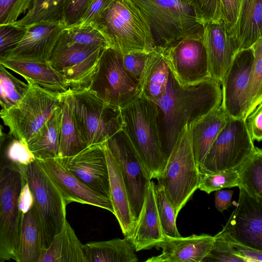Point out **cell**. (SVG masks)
<instances>
[{
    "mask_svg": "<svg viewBox=\"0 0 262 262\" xmlns=\"http://www.w3.org/2000/svg\"><path fill=\"white\" fill-rule=\"evenodd\" d=\"M221 85L210 79L196 85L182 86L170 72L166 93L157 104L162 146L168 158L181 128L221 104Z\"/></svg>",
    "mask_w": 262,
    "mask_h": 262,
    "instance_id": "cell-1",
    "label": "cell"
},
{
    "mask_svg": "<svg viewBox=\"0 0 262 262\" xmlns=\"http://www.w3.org/2000/svg\"><path fill=\"white\" fill-rule=\"evenodd\" d=\"M125 133L151 180L163 172L168 157L162 144L158 105L139 97L121 108Z\"/></svg>",
    "mask_w": 262,
    "mask_h": 262,
    "instance_id": "cell-2",
    "label": "cell"
},
{
    "mask_svg": "<svg viewBox=\"0 0 262 262\" xmlns=\"http://www.w3.org/2000/svg\"><path fill=\"white\" fill-rule=\"evenodd\" d=\"M60 98L68 105L87 146L104 143L122 130L121 108L105 102L89 89H69Z\"/></svg>",
    "mask_w": 262,
    "mask_h": 262,
    "instance_id": "cell-3",
    "label": "cell"
},
{
    "mask_svg": "<svg viewBox=\"0 0 262 262\" xmlns=\"http://www.w3.org/2000/svg\"><path fill=\"white\" fill-rule=\"evenodd\" d=\"M93 24L106 35L111 48L122 55L149 53L155 48L148 24L132 0H114Z\"/></svg>",
    "mask_w": 262,
    "mask_h": 262,
    "instance_id": "cell-4",
    "label": "cell"
},
{
    "mask_svg": "<svg viewBox=\"0 0 262 262\" xmlns=\"http://www.w3.org/2000/svg\"><path fill=\"white\" fill-rule=\"evenodd\" d=\"M132 1L147 21L155 47L166 48L203 31V19L179 0Z\"/></svg>",
    "mask_w": 262,
    "mask_h": 262,
    "instance_id": "cell-5",
    "label": "cell"
},
{
    "mask_svg": "<svg viewBox=\"0 0 262 262\" xmlns=\"http://www.w3.org/2000/svg\"><path fill=\"white\" fill-rule=\"evenodd\" d=\"M176 215L199 189L200 173L196 164L191 143V124H185L179 132L175 145L162 173L157 179Z\"/></svg>",
    "mask_w": 262,
    "mask_h": 262,
    "instance_id": "cell-6",
    "label": "cell"
},
{
    "mask_svg": "<svg viewBox=\"0 0 262 262\" xmlns=\"http://www.w3.org/2000/svg\"><path fill=\"white\" fill-rule=\"evenodd\" d=\"M24 97L8 109H1V118L9 133L28 142L41 128L61 104L60 94L48 91L33 81Z\"/></svg>",
    "mask_w": 262,
    "mask_h": 262,
    "instance_id": "cell-7",
    "label": "cell"
},
{
    "mask_svg": "<svg viewBox=\"0 0 262 262\" xmlns=\"http://www.w3.org/2000/svg\"><path fill=\"white\" fill-rule=\"evenodd\" d=\"M106 49L72 41L64 29L53 50L49 62L64 78L72 90L89 89Z\"/></svg>",
    "mask_w": 262,
    "mask_h": 262,
    "instance_id": "cell-8",
    "label": "cell"
},
{
    "mask_svg": "<svg viewBox=\"0 0 262 262\" xmlns=\"http://www.w3.org/2000/svg\"><path fill=\"white\" fill-rule=\"evenodd\" d=\"M24 175L18 166L1 162L0 174V261H15L24 214L18 197Z\"/></svg>",
    "mask_w": 262,
    "mask_h": 262,
    "instance_id": "cell-9",
    "label": "cell"
},
{
    "mask_svg": "<svg viewBox=\"0 0 262 262\" xmlns=\"http://www.w3.org/2000/svg\"><path fill=\"white\" fill-rule=\"evenodd\" d=\"M34 196L42 232V251L47 248L66 221L67 206L61 193L36 160L21 168Z\"/></svg>",
    "mask_w": 262,
    "mask_h": 262,
    "instance_id": "cell-10",
    "label": "cell"
},
{
    "mask_svg": "<svg viewBox=\"0 0 262 262\" xmlns=\"http://www.w3.org/2000/svg\"><path fill=\"white\" fill-rule=\"evenodd\" d=\"M255 150L245 120L230 116L199 167L200 174L237 169Z\"/></svg>",
    "mask_w": 262,
    "mask_h": 262,
    "instance_id": "cell-11",
    "label": "cell"
},
{
    "mask_svg": "<svg viewBox=\"0 0 262 262\" xmlns=\"http://www.w3.org/2000/svg\"><path fill=\"white\" fill-rule=\"evenodd\" d=\"M89 89L105 102L120 108L140 94L139 82L124 68L123 55L113 48L103 52Z\"/></svg>",
    "mask_w": 262,
    "mask_h": 262,
    "instance_id": "cell-12",
    "label": "cell"
},
{
    "mask_svg": "<svg viewBox=\"0 0 262 262\" xmlns=\"http://www.w3.org/2000/svg\"><path fill=\"white\" fill-rule=\"evenodd\" d=\"M203 34V31L163 48L170 72L182 86L196 85L212 79Z\"/></svg>",
    "mask_w": 262,
    "mask_h": 262,
    "instance_id": "cell-13",
    "label": "cell"
},
{
    "mask_svg": "<svg viewBox=\"0 0 262 262\" xmlns=\"http://www.w3.org/2000/svg\"><path fill=\"white\" fill-rule=\"evenodd\" d=\"M105 143L120 166L136 225L148 184L151 180L123 130L110 138Z\"/></svg>",
    "mask_w": 262,
    "mask_h": 262,
    "instance_id": "cell-14",
    "label": "cell"
},
{
    "mask_svg": "<svg viewBox=\"0 0 262 262\" xmlns=\"http://www.w3.org/2000/svg\"><path fill=\"white\" fill-rule=\"evenodd\" d=\"M239 199L219 233L243 245L262 251V198L240 186Z\"/></svg>",
    "mask_w": 262,
    "mask_h": 262,
    "instance_id": "cell-15",
    "label": "cell"
},
{
    "mask_svg": "<svg viewBox=\"0 0 262 262\" xmlns=\"http://www.w3.org/2000/svg\"><path fill=\"white\" fill-rule=\"evenodd\" d=\"M59 158L69 172L94 191L111 199L104 143L89 145L73 156Z\"/></svg>",
    "mask_w": 262,
    "mask_h": 262,
    "instance_id": "cell-16",
    "label": "cell"
},
{
    "mask_svg": "<svg viewBox=\"0 0 262 262\" xmlns=\"http://www.w3.org/2000/svg\"><path fill=\"white\" fill-rule=\"evenodd\" d=\"M253 59L252 48L238 51L225 76L222 104L231 117L244 120L247 118V89Z\"/></svg>",
    "mask_w": 262,
    "mask_h": 262,
    "instance_id": "cell-17",
    "label": "cell"
},
{
    "mask_svg": "<svg viewBox=\"0 0 262 262\" xmlns=\"http://www.w3.org/2000/svg\"><path fill=\"white\" fill-rule=\"evenodd\" d=\"M37 161L58 188L67 205L76 202L99 207L114 213L111 200L94 191L69 172L59 157Z\"/></svg>",
    "mask_w": 262,
    "mask_h": 262,
    "instance_id": "cell-18",
    "label": "cell"
},
{
    "mask_svg": "<svg viewBox=\"0 0 262 262\" xmlns=\"http://www.w3.org/2000/svg\"><path fill=\"white\" fill-rule=\"evenodd\" d=\"M26 28L25 34L17 46L0 57L49 62L66 26L62 23L41 22Z\"/></svg>",
    "mask_w": 262,
    "mask_h": 262,
    "instance_id": "cell-19",
    "label": "cell"
},
{
    "mask_svg": "<svg viewBox=\"0 0 262 262\" xmlns=\"http://www.w3.org/2000/svg\"><path fill=\"white\" fill-rule=\"evenodd\" d=\"M203 35L211 78L222 85L237 48L222 19L205 23Z\"/></svg>",
    "mask_w": 262,
    "mask_h": 262,
    "instance_id": "cell-20",
    "label": "cell"
},
{
    "mask_svg": "<svg viewBox=\"0 0 262 262\" xmlns=\"http://www.w3.org/2000/svg\"><path fill=\"white\" fill-rule=\"evenodd\" d=\"M214 240V236L206 234L177 237L165 235L155 247L162 249L161 254L145 261L202 262L210 252Z\"/></svg>",
    "mask_w": 262,
    "mask_h": 262,
    "instance_id": "cell-21",
    "label": "cell"
},
{
    "mask_svg": "<svg viewBox=\"0 0 262 262\" xmlns=\"http://www.w3.org/2000/svg\"><path fill=\"white\" fill-rule=\"evenodd\" d=\"M155 182L147 186L142 209L132 234L126 237L136 251L150 249L165 236L160 223L154 190Z\"/></svg>",
    "mask_w": 262,
    "mask_h": 262,
    "instance_id": "cell-22",
    "label": "cell"
},
{
    "mask_svg": "<svg viewBox=\"0 0 262 262\" xmlns=\"http://www.w3.org/2000/svg\"><path fill=\"white\" fill-rule=\"evenodd\" d=\"M0 64L48 91L60 94L69 89L63 77L49 62L0 57Z\"/></svg>",
    "mask_w": 262,
    "mask_h": 262,
    "instance_id": "cell-23",
    "label": "cell"
},
{
    "mask_svg": "<svg viewBox=\"0 0 262 262\" xmlns=\"http://www.w3.org/2000/svg\"><path fill=\"white\" fill-rule=\"evenodd\" d=\"M110 176L111 199L114 213L125 237L130 235L135 226L126 187L120 166L104 143Z\"/></svg>",
    "mask_w": 262,
    "mask_h": 262,
    "instance_id": "cell-24",
    "label": "cell"
},
{
    "mask_svg": "<svg viewBox=\"0 0 262 262\" xmlns=\"http://www.w3.org/2000/svg\"><path fill=\"white\" fill-rule=\"evenodd\" d=\"M229 117L221 103L203 117L191 123L192 146L198 168Z\"/></svg>",
    "mask_w": 262,
    "mask_h": 262,
    "instance_id": "cell-25",
    "label": "cell"
},
{
    "mask_svg": "<svg viewBox=\"0 0 262 262\" xmlns=\"http://www.w3.org/2000/svg\"><path fill=\"white\" fill-rule=\"evenodd\" d=\"M163 48L155 47L147 56L139 81L140 97L157 104L165 95L170 70L164 59Z\"/></svg>",
    "mask_w": 262,
    "mask_h": 262,
    "instance_id": "cell-26",
    "label": "cell"
},
{
    "mask_svg": "<svg viewBox=\"0 0 262 262\" xmlns=\"http://www.w3.org/2000/svg\"><path fill=\"white\" fill-rule=\"evenodd\" d=\"M230 33L238 51L251 48L262 37V0H242Z\"/></svg>",
    "mask_w": 262,
    "mask_h": 262,
    "instance_id": "cell-27",
    "label": "cell"
},
{
    "mask_svg": "<svg viewBox=\"0 0 262 262\" xmlns=\"http://www.w3.org/2000/svg\"><path fill=\"white\" fill-rule=\"evenodd\" d=\"M38 262H88L83 245L67 220L50 246L41 251Z\"/></svg>",
    "mask_w": 262,
    "mask_h": 262,
    "instance_id": "cell-28",
    "label": "cell"
},
{
    "mask_svg": "<svg viewBox=\"0 0 262 262\" xmlns=\"http://www.w3.org/2000/svg\"><path fill=\"white\" fill-rule=\"evenodd\" d=\"M62 117L61 104L37 133L28 142L37 160L60 157V135Z\"/></svg>",
    "mask_w": 262,
    "mask_h": 262,
    "instance_id": "cell-29",
    "label": "cell"
},
{
    "mask_svg": "<svg viewBox=\"0 0 262 262\" xmlns=\"http://www.w3.org/2000/svg\"><path fill=\"white\" fill-rule=\"evenodd\" d=\"M42 250L41 229L34 204L23 216L15 261L38 262Z\"/></svg>",
    "mask_w": 262,
    "mask_h": 262,
    "instance_id": "cell-30",
    "label": "cell"
},
{
    "mask_svg": "<svg viewBox=\"0 0 262 262\" xmlns=\"http://www.w3.org/2000/svg\"><path fill=\"white\" fill-rule=\"evenodd\" d=\"M88 262H137L138 258L130 242L125 237L83 245Z\"/></svg>",
    "mask_w": 262,
    "mask_h": 262,
    "instance_id": "cell-31",
    "label": "cell"
},
{
    "mask_svg": "<svg viewBox=\"0 0 262 262\" xmlns=\"http://www.w3.org/2000/svg\"><path fill=\"white\" fill-rule=\"evenodd\" d=\"M67 1L32 0L27 13L18 20L11 24L26 27L41 22L62 24L63 13Z\"/></svg>",
    "mask_w": 262,
    "mask_h": 262,
    "instance_id": "cell-32",
    "label": "cell"
},
{
    "mask_svg": "<svg viewBox=\"0 0 262 262\" xmlns=\"http://www.w3.org/2000/svg\"><path fill=\"white\" fill-rule=\"evenodd\" d=\"M60 99L62 117L60 135L59 157H70L88 146L79 133L68 105L63 99Z\"/></svg>",
    "mask_w": 262,
    "mask_h": 262,
    "instance_id": "cell-33",
    "label": "cell"
},
{
    "mask_svg": "<svg viewBox=\"0 0 262 262\" xmlns=\"http://www.w3.org/2000/svg\"><path fill=\"white\" fill-rule=\"evenodd\" d=\"M1 162L20 168L26 167L36 159L27 141L12 135L1 132Z\"/></svg>",
    "mask_w": 262,
    "mask_h": 262,
    "instance_id": "cell-34",
    "label": "cell"
},
{
    "mask_svg": "<svg viewBox=\"0 0 262 262\" xmlns=\"http://www.w3.org/2000/svg\"><path fill=\"white\" fill-rule=\"evenodd\" d=\"M0 104L8 109L19 102L27 94L29 84L18 79L0 64Z\"/></svg>",
    "mask_w": 262,
    "mask_h": 262,
    "instance_id": "cell-35",
    "label": "cell"
},
{
    "mask_svg": "<svg viewBox=\"0 0 262 262\" xmlns=\"http://www.w3.org/2000/svg\"><path fill=\"white\" fill-rule=\"evenodd\" d=\"M251 48L253 51L254 59L247 89V117L262 102V37Z\"/></svg>",
    "mask_w": 262,
    "mask_h": 262,
    "instance_id": "cell-36",
    "label": "cell"
},
{
    "mask_svg": "<svg viewBox=\"0 0 262 262\" xmlns=\"http://www.w3.org/2000/svg\"><path fill=\"white\" fill-rule=\"evenodd\" d=\"M238 171L241 186L262 198V150L256 147L255 152L238 168Z\"/></svg>",
    "mask_w": 262,
    "mask_h": 262,
    "instance_id": "cell-37",
    "label": "cell"
},
{
    "mask_svg": "<svg viewBox=\"0 0 262 262\" xmlns=\"http://www.w3.org/2000/svg\"><path fill=\"white\" fill-rule=\"evenodd\" d=\"M154 190L159 219L164 234L166 236H181L176 225L174 209L167 198L163 188L155 184Z\"/></svg>",
    "mask_w": 262,
    "mask_h": 262,
    "instance_id": "cell-38",
    "label": "cell"
},
{
    "mask_svg": "<svg viewBox=\"0 0 262 262\" xmlns=\"http://www.w3.org/2000/svg\"><path fill=\"white\" fill-rule=\"evenodd\" d=\"M241 186L240 173L237 169L200 174L199 189L210 194L225 188Z\"/></svg>",
    "mask_w": 262,
    "mask_h": 262,
    "instance_id": "cell-39",
    "label": "cell"
},
{
    "mask_svg": "<svg viewBox=\"0 0 262 262\" xmlns=\"http://www.w3.org/2000/svg\"><path fill=\"white\" fill-rule=\"evenodd\" d=\"M64 31L71 40L86 45L111 48L108 39L102 31L95 25L84 27L72 26L66 27Z\"/></svg>",
    "mask_w": 262,
    "mask_h": 262,
    "instance_id": "cell-40",
    "label": "cell"
},
{
    "mask_svg": "<svg viewBox=\"0 0 262 262\" xmlns=\"http://www.w3.org/2000/svg\"><path fill=\"white\" fill-rule=\"evenodd\" d=\"M212 248L202 262H248L240 256L230 243L219 233L214 236Z\"/></svg>",
    "mask_w": 262,
    "mask_h": 262,
    "instance_id": "cell-41",
    "label": "cell"
},
{
    "mask_svg": "<svg viewBox=\"0 0 262 262\" xmlns=\"http://www.w3.org/2000/svg\"><path fill=\"white\" fill-rule=\"evenodd\" d=\"M26 27L13 24L0 25V57L14 49L23 38Z\"/></svg>",
    "mask_w": 262,
    "mask_h": 262,
    "instance_id": "cell-42",
    "label": "cell"
},
{
    "mask_svg": "<svg viewBox=\"0 0 262 262\" xmlns=\"http://www.w3.org/2000/svg\"><path fill=\"white\" fill-rule=\"evenodd\" d=\"M93 0H68L62 17V24L66 27L78 23Z\"/></svg>",
    "mask_w": 262,
    "mask_h": 262,
    "instance_id": "cell-43",
    "label": "cell"
},
{
    "mask_svg": "<svg viewBox=\"0 0 262 262\" xmlns=\"http://www.w3.org/2000/svg\"><path fill=\"white\" fill-rule=\"evenodd\" d=\"M149 53L134 51L123 55L124 68L139 82L144 71Z\"/></svg>",
    "mask_w": 262,
    "mask_h": 262,
    "instance_id": "cell-44",
    "label": "cell"
},
{
    "mask_svg": "<svg viewBox=\"0 0 262 262\" xmlns=\"http://www.w3.org/2000/svg\"><path fill=\"white\" fill-rule=\"evenodd\" d=\"M199 15L205 23L221 19V0H192Z\"/></svg>",
    "mask_w": 262,
    "mask_h": 262,
    "instance_id": "cell-45",
    "label": "cell"
},
{
    "mask_svg": "<svg viewBox=\"0 0 262 262\" xmlns=\"http://www.w3.org/2000/svg\"><path fill=\"white\" fill-rule=\"evenodd\" d=\"M114 1L93 0L80 21L75 26L84 27L94 24Z\"/></svg>",
    "mask_w": 262,
    "mask_h": 262,
    "instance_id": "cell-46",
    "label": "cell"
},
{
    "mask_svg": "<svg viewBox=\"0 0 262 262\" xmlns=\"http://www.w3.org/2000/svg\"><path fill=\"white\" fill-rule=\"evenodd\" d=\"M221 19L230 32L235 25L242 0H221Z\"/></svg>",
    "mask_w": 262,
    "mask_h": 262,
    "instance_id": "cell-47",
    "label": "cell"
},
{
    "mask_svg": "<svg viewBox=\"0 0 262 262\" xmlns=\"http://www.w3.org/2000/svg\"><path fill=\"white\" fill-rule=\"evenodd\" d=\"M245 121L253 141H262V102L247 117Z\"/></svg>",
    "mask_w": 262,
    "mask_h": 262,
    "instance_id": "cell-48",
    "label": "cell"
},
{
    "mask_svg": "<svg viewBox=\"0 0 262 262\" xmlns=\"http://www.w3.org/2000/svg\"><path fill=\"white\" fill-rule=\"evenodd\" d=\"M219 233L227 239L238 254L248 260V262L261 261L262 251L256 250L232 241Z\"/></svg>",
    "mask_w": 262,
    "mask_h": 262,
    "instance_id": "cell-49",
    "label": "cell"
},
{
    "mask_svg": "<svg viewBox=\"0 0 262 262\" xmlns=\"http://www.w3.org/2000/svg\"><path fill=\"white\" fill-rule=\"evenodd\" d=\"M18 203L19 209L24 215L29 211L34 204V195L25 177Z\"/></svg>",
    "mask_w": 262,
    "mask_h": 262,
    "instance_id": "cell-50",
    "label": "cell"
},
{
    "mask_svg": "<svg viewBox=\"0 0 262 262\" xmlns=\"http://www.w3.org/2000/svg\"><path fill=\"white\" fill-rule=\"evenodd\" d=\"M233 194L232 190H218L215 191V206L220 212L227 209L231 204Z\"/></svg>",
    "mask_w": 262,
    "mask_h": 262,
    "instance_id": "cell-51",
    "label": "cell"
},
{
    "mask_svg": "<svg viewBox=\"0 0 262 262\" xmlns=\"http://www.w3.org/2000/svg\"><path fill=\"white\" fill-rule=\"evenodd\" d=\"M17 0H0V25L5 23Z\"/></svg>",
    "mask_w": 262,
    "mask_h": 262,
    "instance_id": "cell-52",
    "label": "cell"
},
{
    "mask_svg": "<svg viewBox=\"0 0 262 262\" xmlns=\"http://www.w3.org/2000/svg\"><path fill=\"white\" fill-rule=\"evenodd\" d=\"M179 1L180 2H181L183 5L194 9L196 12L195 6H194L192 0H179Z\"/></svg>",
    "mask_w": 262,
    "mask_h": 262,
    "instance_id": "cell-53",
    "label": "cell"
},
{
    "mask_svg": "<svg viewBox=\"0 0 262 262\" xmlns=\"http://www.w3.org/2000/svg\"><path fill=\"white\" fill-rule=\"evenodd\" d=\"M262 150V148H260Z\"/></svg>",
    "mask_w": 262,
    "mask_h": 262,
    "instance_id": "cell-54",
    "label": "cell"
}]
</instances>
